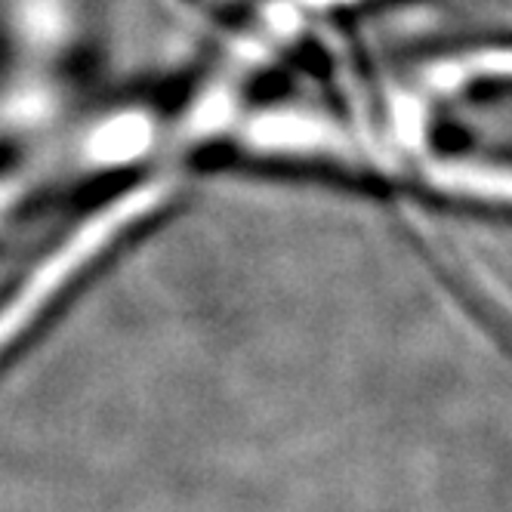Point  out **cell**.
I'll list each match as a JSON object with an SVG mask.
<instances>
[{"label":"cell","mask_w":512,"mask_h":512,"mask_svg":"<svg viewBox=\"0 0 512 512\" xmlns=\"http://www.w3.org/2000/svg\"><path fill=\"white\" fill-rule=\"evenodd\" d=\"M423 176L445 198L512 207V164L485 158H435L423 167Z\"/></svg>","instance_id":"6da1fadb"}]
</instances>
